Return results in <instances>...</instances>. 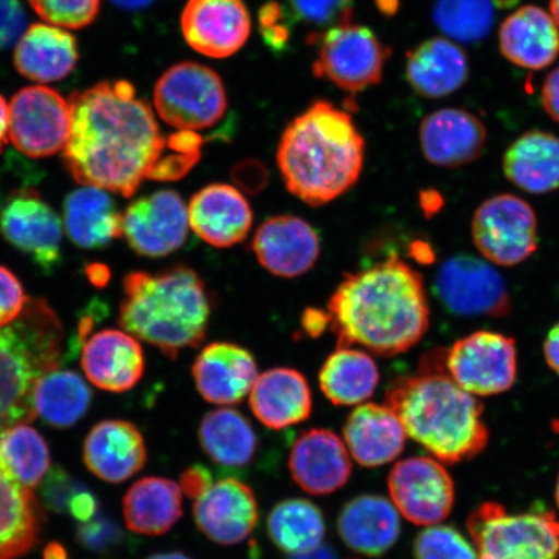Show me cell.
<instances>
[{"instance_id":"34","label":"cell","mask_w":559,"mask_h":559,"mask_svg":"<svg viewBox=\"0 0 559 559\" xmlns=\"http://www.w3.org/2000/svg\"><path fill=\"white\" fill-rule=\"evenodd\" d=\"M181 514V489L170 479L143 478L124 495L126 526L136 534L165 535L178 523Z\"/></svg>"},{"instance_id":"8","label":"cell","mask_w":559,"mask_h":559,"mask_svg":"<svg viewBox=\"0 0 559 559\" xmlns=\"http://www.w3.org/2000/svg\"><path fill=\"white\" fill-rule=\"evenodd\" d=\"M307 41L318 46L313 74L352 95L379 85L393 52L373 31L353 21L309 34Z\"/></svg>"},{"instance_id":"53","label":"cell","mask_w":559,"mask_h":559,"mask_svg":"<svg viewBox=\"0 0 559 559\" xmlns=\"http://www.w3.org/2000/svg\"><path fill=\"white\" fill-rule=\"evenodd\" d=\"M544 356L548 366L559 376V323H557L544 341Z\"/></svg>"},{"instance_id":"29","label":"cell","mask_w":559,"mask_h":559,"mask_svg":"<svg viewBox=\"0 0 559 559\" xmlns=\"http://www.w3.org/2000/svg\"><path fill=\"white\" fill-rule=\"evenodd\" d=\"M500 51L514 66L540 70L559 55V29L550 13L537 5H523L500 26Z\"/></svg>"},{"instance_id":"18","label":"cell","mask_w":559,"mask_h":559,"mask_svg":"<svg viewBox=\"0 0 559 559\" xmlns=\"http://www.w3.org/2000/svg\"><path fill=\"white\" fill-rule=\"evenodd\" d=\"M193 520L209 540L228 547L254 533L260 507L253 489L239 479L225 478L195 500Z\"/></svg>"},{"instance_id":"5","label":"cell","mask_w":559,"mask_h":559,"mask_svg":"<svg viewBox=\"0 0 559 559\" xmlns=\"http://www.w3.org/2000/svg\"><path fill=\"white\" fill-rule=\"evenodd\" d=\"M120 324L136 340L155 346L169 358L205 340L212 302L204 280L187 265L124 277Z\"/></svg>"},{"instance_id":"39","label":"cell","mask_w":559,"mask_h":559,"mask_svg":"<svg viewBox=\"0 0 559 559\" xmlns=\"http://www.w3.org/2000/svg\"><path fill=\"white\" fill-rule=\"evenodd\" d=\"M93 393L79 373L55 369L37 383L34 394L37 415L55 428H70L87 414Z\"/></svg>"},{"instance_id":"36","label":"cell","mask_w":559,"mask_h":559,"mask_svg":"<svg viewBox=\"0 0 559 559\" xmlns=\"http://www.w3.org/2000/svg\"><path fill=\"white\" fill-rule=\"evenodd\" d=\"M40 510L32 488L21 485L0 463V559H16L38 540Z\"/></svg>"},{"instance_id":"46","label":"cell","mask_w":559,"mask_h":559,"mask_svg":"<svg viewBox=\"0 0 559 559\" xmlns=\"http://www.w3.org/2000/svg\"><path fill=\"white\" fill-rule=\"evenodd\" d=\"M27 299L17 277L0 265V328L10 325L20 317Z\"/></svg>"},{"instance_id":"57","label":"cell","mask_w":559,"mask_h":559,"mask_svg":"<svg viewBox=\"0 0 559 559\" xmlns=\"http://www.w3.org/2000/svg\"><path fill=\"white\" fill-rule=\"evenodd\" d=\"M155 2L156 0H110L117 9L129 12L143 11Z\"/></svg>"},{"instance_id":"20","label":"cell","mask_w":559,"mask_h":559,"mask_svg":"<svg viewBox=\"0 0 559 559\" xmlns=\"http://www.w3.org/2000/svg\"><path fill=\"white\" fill-rule=\"evenodd\" d=\"M289 471L305 492L325 496L346 486L353 464L346 444L337 435L326 429H311L293 443Z\"/></svg>"},{"instance_id":"52","label":"cell","mask_w":559,"mask_h":559,"mask_svg":"<svg viewBox=\"0 0 559 559\" xmlns=\"http://www.w3.org/2000/svg\"><path fill=\"white\" fill-rule=\"evenodd\" d=\"M265 179H267V175L261 164L247 163L237 167V185L243 186L248 191H260Z\"/></svg>"},{"instance_id":"3","label":"cell","mask_w":559,"mask_h":559,"mask_svg":"<svg viewBox=\"0 0 559 559\" xmlns=\"http://www.w3.org/2000/svg\"><path fill=\"white\" fill-rule=\"evenodd\" d=\"M365 157V138L352 116L318 100L284 130L276 159L288 191L307 205L323 206L352 190Z\"/></svg>"},{"instance_id":"37","label":"cell","mask_w":559,"mask_h":559,"mask_svg":"<svg viewBox=\"0 0 559 559\" xmlns=\"http://www.w3.org/2000/svg\"><path fill=\"white\" fill-rule=\"evenodd\" d=\"M380 372L372 356L353 346H338L320 369L319 384L334 405H358L374 394Z\"/></svg>"},{"instance_id":"51","label":"cell","mask_w":559,"mask_h":559,"mask_svg":"<svg viewBox=\"0 0 559 559\" xmlns=\"http://www.w3.org/2000/svg\"><path fill=\"white\" fill-rule=\"evenodd\" d=\"M542 102L551 120L559 123V67L545 79L542 88Z\"/></svg>"},{"instance_id":"56","label":"cell","mask_w":559,"mask_h":559,"mask_svg":"<svg viewBox=\"0 0 559 559\" xmlns=\"http://www.w3.org/2000/svg\"><path fill=\"white\" fill-rule=\"evenodd\" d=\"M288 559H338V557L330 545L321 544L318 548L305 551V554L290 555Z\"/></svg>"},{"instance_id":"14","label":"cell","mask_w":559,"mask_h":559,"mask_svg":"<svg viewBox=\"0 0 559 559\" xmlns=\"http://www.w3.org/2000/svg\"><path fill=\"white\" fill-rule=\"evenodd\" d=\"M388 486L397 512L418 526H435L453 508V480L435 459L402 460L391 469Z\"/></svg>"},{"instance_id":"1","label":"cell","mask_w":559,"mask_h":559,"mask_svg":"<svg viewBox=\"0 0 559 559\" xmlns=\"http://www.w3.org/2000/svg\"><path fill=\"white\" fill-rule=\"evenodd\" d=\"M64 163L75 181L130 198L145 179L177 180L198 164L202 139L163 135L151 105L128 81L102 82L70 96Z\"/></svg>"},{"instance_id":"9","label":"cell","mask_w":559,"mask_h":559,"mask_svg":"<svg viewBox=\"0 0 559 559\" xmlns=\"http://www.w3.org/2000/svg\"><path fill=\"white\" fill-rule=\"evenodd\" d=\"M160 120L178 131H201L223 120L228 108L221 75L193 61L167 69L155 87Z\"/></svg>"},{"instance_id":"4","label":"cell","mask_w":559,"mask_h":559,"mask_svg":"<svg viewBox=\"0 0 559 559\" xmlns=\"http://www.w3.org/2000/svg\"><path fill=\"white\" fill-rule=\"evenodd\" d=\"M442 353L424 356L419 372L400 377L386 391L407 436L445 464L471 460L488 443L484 404L461 389L440 365Z\"/></svg>"},{"instance_id":"26","label":"cell","mask_w":559,"mask_h":559,"mask_svg":"<svg viewBox=\"0 0 559 559\" xmlns=\"http://www.w3.org/2000/svg\"><path fill=\"white\" fill-rule=\"evenodd\" d=\"M337 531L342 542L356 554L379 558L400 540V512L382 496L360 495L342 508Z\"/></svg>"},{"instance_id":"11","label":"cell","mask_w":559,"mask_h":559,"mask_svg":"<svg viewBox=\"0 0 559 559\" xmlns=\"http://www.w3.org/2000/svg\"><path fill=\"white\" fill-rule=\"evenodd\" d=\"M445 368L451 379L472 395L506 393L519 372L515 341L491 331L474 332L454 342L445 354Z\"/></svg>"},{"instance_id":"15","label":"cell","mask_w":559,"mask_h":559,"mask_svg":"<svg viewBox=\"0 0 559 559\" xmlns=\"http://www.w3.org/2000/svg\"><path fill=\"white\" fill-rule=\"evenodd\" d=\"M190 229L188 206L171 190L143 195L122 216L126 240L138 254L148 258H163L183 247Z\"/></svg>"},{"instance_id":"50","label":"cell","mask_w":559,"mask_h":559,"mask_svg":"<svg viewBox=\"0 0 559 559\" xmlns=\"http://www.w3.org/2000/svg\"><path fill=\"white\" fill-rule=\"evenodd\" d=\"M69 513L79 522L86 523L94 519L97 512V501L93 493L80 489L68 502Z\"/></svg>"},{"instance_id":"43","label":"cell","mask_w":559,"mask_h":559,"mask_svg":"<svg viewBox=\"0 0 559 559\" xmlns=\"http://www.w3.org/2000/svg\"><path fill=\"white\" fill-rule=\"evenodd\" d=\"M415 559H478L477 550L456 528L430 526L414 544Z\"/></svg>"},{"instance_id":"2","label":"cell","mask_w":559,"mask_h":559,"mask_svg":"<svg viewBox=\"0 0 559 559\" xmlns=\"http://www.w3.org/2000/svg\"><path fill=\"white\" fill-rule=\"evenodd\" d=\"M338 346H360L374 355L407 353L429 330L424 278L397 255L342 280L328 304Z\"/></svg>"},{"instance_id":"24","label":"cell","mask_w":559,"mask_h":559,"mask_svg":"<svg viewBox=\"0 0 559 559\" xmlns=\"http://www.w3.org/2000/svg\"><path fill=\"white\" fill-rule=\"evenodd\" d=\"M144 355L134 335L116 330L97 332L82 349V369L88 381L109 393H124L144 373Z\"/></svg>"},{"instance_id":"33","label":"cell","mask_w":559,"mask_h":559,"mask_svg":"<svg viewBox=\"0 0 559 559\" xmlns=\"http://www.w3.org/2000/svg\"><path fill=\"white\" fill-rule=\"evenodd\" d=\"M64 226L76 247L100 249L122 236V216L110 194L102 188L85 186L68 195Z\"/></svg>"},{"instance_id":"58","label":"cell","mask_w":559,"mask_h":559,"mask_svg":"<svg viewBox=\"0 0 559 559\" xmlns=\"http://www.w3.org/2000/svg\"><path fill=\"white\" fill-rule=\"evenodd\" d=\"M45 559H68L67 549L59 543H50L44 551Z\"/></svg>"},{"instance_id":"41","label":"cell","mask_w":559,"mask_h":559,"mask_svg":"<svg viewBox=\"0 0 559 559\" xmlns=\"http://www.w3.org/2000/svg\"><path fill=\"white\" fill-rule=\"evenodd\" d=\"M432 20L440 32L459 44H477L492 29L493 5L491 0H437Z\"/></svg>"},{"instance_id":"27","label":"cell","mask_w":559,"mask_h":559,"mask_svg":"<svg viewBox=\"0 0 559 559\" xmlns=\"http://www.w3.org/2000/svg\"><path fill=\"white\" fill-rule=\"evenodd\" d=\"M250 408L258 421L284 430L311 416L312 394L305 376L292 368H274L258 374L250 391Z\"/></svg>"},{"instance_id":"45","label":"cell","mask_w":559,"mask_h":559,"mask_svg":"<svg viewBox=\"0 0 559 559\" xmlns=\"http://www.w3.org/2000/svg\"><path fill=\"white\" fill-rule=\"evenodd\" d=\"M292 21L288 13L276 2H270L262 7L260 12V25L265 44L272 50L282 51L290 40Z\"/></svg>"},{"instance_id":"16","label":"cell","mask_w":559,"mask_h":559,"mask_svg":"<svg viewBox=\"0 0 559 559\" xmlns=\"http://www.w3.org/2000/svg\"><path fill=\"white\" fill-rule=\"evenodd\" d=\"M0 233L12 247L32 258L46 272L61 261L62 226L59 215L37 191L23 188L0 210Z\"/></svg>"},{"instance_id":"31","label":"cell","mask_w":559,"mask_h":559,"mask_svg":"<svg viewBox=\"0 0 559 559\" xmlns=\"http://www.w3.org/2000/svg\"><path fill=\"white\" fill-rule=\"evenodd\" d=\"M506 177L520 190L547 194L559 188V138L533 130L510 144L502 158Z\"/></svg>"},{"instance_id":"30","label":"cell","mask_w":559,"mask_h":559,"mask_svg":"<svg viewBox=\"0 0 559 559\" xmlns=\"http://www.w3.org/2000/svg\"><path fill=\"white\" fill-rule=\"evenodd\" d=\"M405 79L419 96L440 99L465 85L469 79V60L452 40L431 38L408 52Z\"/></svg>"},{"instance_id":"38","label":"cell","mask_w":559,"mask_h":559,"mask_svg":"<svg viewBox=\"0 0 559 559\" xmlns=\"http://www.w3.org/2000/svg\"><path fill=\"white\" fill-rule=\"evenodd\" d=\"M326 523L323 512L306 499L277 502L267 516V534L280 550L305 554L323 543Z\"/></svg>"},{"instance_id":"44","label":"cell","mask_w":559,"mask_h":559,"mask_svg":"<svg viewBox=\"0 0 559 559\" xmlns=\"http://www.w3.org/2000/svg\"><path fill=\"white\" fill-rule=\"evenodd\" d=\"M102 0H29L40 19L67 29H82L93 23Z\"/></svg>"},{"instance_id":"28","label":"cell","mask_w":559,"mask_h":559,"mask_svg":"<svg viewBox=\"0 0 559 559\" xmlns=\"http://www.w3.org/2000/svg\"><path fill=\"white\" fill-rule=\"evenodd\" d=\"M344 438L356 463L379 467L391 463L405 449V432L400 417L386 404L359 405L346 419Z\"/></svg>"},{"instance_id":"60","label":"cell","mask_w":559,"mask_h":559,"mask_svg":"<svg viewBox=\"0 0 559 559\" xmlns=\"http://www.w3.org/2000/svg\"><path fill=\"white\" fill-rule=\"evenodd\" d=\"M148 559H191L181 551H169V554H158L155 556H151Z\"/></svg>"},{"instance_id":"12","label":"cell","mask_w":559,"mask_h":559,"mask_svg":"<svg viewBox=\"0 0 559 559\" xmlns=\"http://www.w3.org/2000/svg\"><path fill=\"white\" fill-rule=\"evenodd\" d=\"M437 293L445 309L459 317L504 318L512 311L506 280L472 255H454L440 265Z\"/></svg>"},{"instance_id":"35","label":"cell","mask_w":559,"mask_h":559,"mask_svg":"<svg viewBox=\"0 0 559 559\" xmlns=\"http://www.w3.org/2000/svg\"><path fill=\"white\" fill-rule=\"evenodd\" d=\"M199 442L206 456L225 469L248 467L260 447L249 419L233 408L209 412L200 424Z\"/></svg>"},{"instance_id":"7","label":"cell","mask_w":559,"mask_h":559,"mask_svg":"<svg viewBox=\"0 0 559 559\" xmlns=\"http://www.w3.org/2000/svg\"><path fill=\"white\" fill-rule=\"evenodd\" d=\"M478 559H559V520L551 512L509 514L485 502L467 520Z\"/></svg>"},{"instance_id":"40","label":"cell","mask_w":559,"mask_h":559,"mask_svg":"<svg viewBox=\"0 0 559 559\" xmlns=\"http://www.w3.org/2000/svg\"><path fill=\"white\" fill-rule=\"evenodd\" d=\"M0 463L21 485L35 488L50 471V451L37 430L20 424L0 435Z\"/></svg>"},{"instance_id":"42","label":"cell","mask_w":559,"mask_h":559,"mask_svg":"<svg viewBox=\"0 0 559 559\" xmlns=\"http://www.w3.org/2000/svg\"><path fill=\"white\" fill-rule=\"evenodd\" d=\"M355 0H286V13L292 23H300L320 31H330L334 26L353 20Z\"/></svg>"},{"instance_id":"32","label":"cell","mask_w":559,"mask_h":559,"mask_svg":"<svg viewBox=\"0 0 559 559\" xmlns=\"http://www.w3.org/2000/svg\"><path fill=\"white\" fill-rule=\"evenodd\" d=\"M79 62V46L72 34L35 24L20 38L15 67L21 75L39 83L66 79Z\"/></svg>"},{"instance_id":"54","label":"cell","mask_w":559,"mask_h":559,"mask_svg":"<svg viewBox=\"0 0 559 559\" xmlns=\"http://www.w3.org/2000/svg\"><path fill=\"white\" fill-rule=\"evenodd\" d=\"M304 324L306 331L313 335L314 333H320L325 330V326L330 324V317H328V312L312 310L306 313Z\"/></svg>"},{"instance_id":"22","label":"cell","mask_w":559,"mask_h":559,"mask_svg":"<svg viewBox=\"0 0 559 559\" xmlns=\"http://www.w3.org/2000/svg\"><path fill=\"white\" fill-rule=\"evenodd\" d=\"M192 376L199 394L212 404L234 405L250 394L258 377L254 356L239 345L214 342L195 358Z\"/></svg>"},{"instance_id":"55","label":"cell","mask_w":559,"mask_h":559,"mask_svg":"<svg viewBox=\"0 0 559 559\" xmlns=\"http://www.w3.org/2000/svg\"><path fill=\"white\" fill-rule=\"evenodd\" d=\"M10 135V109L4 97L0 95V153L3 152Z\"/></svg>"},{"instance_id":"19","label":"cell","mask_w":559,"mask_h":559,"mask_svg":"<svg viewBox=\"0 0 559 559\" xmlns=\"http://www.w3.org/2000/svg\"><path fill=\"white\" fill-rule=\"evenodd\" d=\"M251 249L272 275L295 278L319 261L320 240L317 230L299 216L276 215L257 229Z\"/></svg>"},{"instance_id":"49","label":"cell","mask_w":559,"mask_h":559,"mask_svg":"<svg viewBox=\"0 0 559 559\" xmlns=\"http://www.w3.org/2000/svg\"><path fill=\"white\" fill-rule=\"evenodd\" d=\"M213 484L212 472L206 466L195 464L180 475V489L188 498L198 500Z\"/></svg>"},{"instance_id":"23","label":"cell","mask_w":559,"mask_h":559,"mask_svg":"<svg viewBox=\"0 0 559 559\" xmlns=\"http://www.w3.org/2000/svg\"><path fill=\"white\" fill-rule=\"evenodd\" d=\"M485 124L471 111L443 108L432 111L419 126V144L426 159L440 167L474 163L485 151Z\"/></svg>"},{"instance_id":"6","label":"cell","mask_w":559,"mask_h":559,"mask_svg":"<svg viewBox=\"0 0 559 559\" xmlns=\"http://www.w3.org/2000/svg\"><path fill=\"white\" fill-rule=\"evenodd\" d=\"M62 328L45 300L27 299L10 325L0 328V435L37 417L38 381L60 368Z\"/></svg>"},{"instance_id":"47","label":"cell","mask_w":559,"mask_h":559,"mask_svg":"<svg viewBox=\"0 0 559 559\" xmlns=\"http://www.w3.org/2000/svg\"><path fill=\"white\" fill-rule=\"evenodd\" d=\"M26 24L27 16L20 0H0V51L17 41Z\"/></svg>"},{"instance_id":"62","label":"cell","mask_w":559,"mask_h":559,"mask_svg":"<svg viewBox=\"0 0 559 559\" xmlns=\"http://www.w3.org/2000/svg\"><path fill=\"white\" fill-rule=\"evenodd\" d=\"M556 501H557V506L559 509V477H558L557 487H556Z\"/></svg>"},{"instance_id":"25","label":"cell","mask_w":559,"mask_h":559,"mask_svg":"<svg viewBox=\"0 0 559 559\" xmlns=\"http://www.w3.org/2000/svg\"><path fill=\"white\" fill-rule=\"evenodd\" d=\"M83 460L91 473L109 484H121L143 469L146 449L142 432L122 419L94 426L83 445Z\"/></svg>"},{"instance_id":"59","label":"cell","mask_w":559,"mask_h":559,"mask_svg":"<svg viewBox=\"0 0 559 559\" xmlns=\"http://www.w3.org/2000/svg\"><path fill=\"white\" fill-rule=\"evenodd\" d=\"M397 4H400V0H377L379 9L383 13H389V15H393L397 9Z\"/></svg>"},{"instance_id":"61","label":"cell","mask_w":559,"mask_h":559,"mask_svg":"<svg viewBox=\"0 0 559 559\" xmlns=\"http://www.w3.org/2000/svg\"><path fill=\"white\" fill-rule=\"evenodd\" d=\"M550 15L559 26V0H549Z\"/></svg>"},{"instance_id":"48","label":"cell","mask_w":559,"mask_h":559,"mask_svg":"<svg viewBox=\"0 0 559 559\" xmlns=\"http://www.w3.org/2000/svg\"><path fill=\"white\" fill-rule=\"evenodd\" d=\"M80 489L74 487V481L70 480L69 475L64 471L60 469V467H55V469L48 473L41 492H44L48 507L61 512V510H68L70 498L75 492H79Z\"/></svg>"},{"instance_id":"17","label":"cell","mask_w":559,"mask_h":559,"mask_svg":"<svg viewBox=\"0 0 559 559\" xmlns=\"http://www.w3.org/2000/svg\"><path fill=\"white\" fill-rule=\"evenodd\" d=\"M180 26L194 51L226 59L247 45L251 19L243 0H188Z\"/></svg>"},{"instance_id":"21","label":"cell","mask_w":559,"mask_h":559,"mask_svg":"<svg viewBox=\"0 0 559 559\" xmlns=\"http://www.w3.org/2000/svg\"><path fill=\"white\" fill-rule=\"evenodd\" d=\"M190 227L210 247L228 249L247 239L253 226V210L239 188L210 185L188 205Z\"/></svg>"},{"instance_id":"63","label":"cell","mask_w":559,"mask_h":559,"mask_svg":"<svg viewBox=\"0 0 559 559\" xmlns=\"http://www.w3.org/2000/svg\"><path fill=\"white\" fill-rule=\"evenodd\" d=\"M348 559H358V558H348Z\"/></svg>"},{"instance_id":"10","label":"cell","mask_w":559,"mask_h":559,"mask_svg":"<svg viewBox=\"0 0 559 559\" xmlns=\"http://www.w3.org/2000/svg\"><path fill=\"white\" fill-rule=\"evenodd\" d=\"M472 235L481 255L502 267L527 261L539 241L533 207L509 193L493 195L477 209Z\"/></svg>"},{"instance_id":"13","label":"cell","mask_w":559,"mask_h":559,"mask_svg":"<svg viewBox=\"0 0 559 559\" xmlns=\"http://www.w3.org/2000/svg\"><path fill=\"white\" fill-rule=\"evenodd\" d=\"M70 126L72 109L56 90L25 87L12 97L10 138L25 156L44 158L64 148Z\"/></svg>"}]
</instances>
